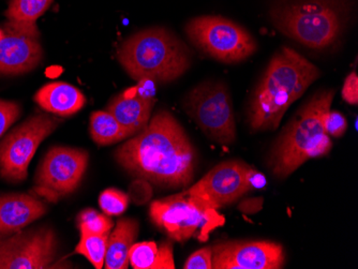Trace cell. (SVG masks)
<instances>
[{"label": "cell", "mask_w": 358, "mask_h": 269, "mask_svg": "<svg viewBox=\"0 0 358 269\" xmlns=\"http://www.w3.org/2000/svg\"><path fill=\"white\" fill-rule=\"evenodd\" d=\"M118 163L131 175L164 188L192 182L198 154L184 128L160 110L131 140L115 152Z\"/></svg>", "instance_id": "cell-1"}, {"label": "cell", "mask_w": 358, "mask_h": 269, "mask_svg": "<svg viewBox=\"0 0 358 269\" xmlns=\"http://www.w3.org/2000/svg\"><path fill=\"white\" fill-rule=\"evenodd\" d=\"M87 162L88 154L84 150L52 148L38 170L36 194L52 202L72 194L83 178Z\"/></svg>", "instance_id": "cell-10"}, {"label": "cell", "mask_w": 358, "mask_h": 269, "mask_svg": "<svg viewBox=\"0 0 358 269\" xmlns=\"http://www.w3.org/2000/svg\"><path fill=\"white\" fill-rule=\"evenodd\" d=\"M245 178H246V184L247 187H248L249 191L253 190V189L263 188V187L266 186L267 184L266 178H265L261 173L253 170L250 166L247 168Z\"/></svg>", "instance_id": "cell-30"}, {"label": "cell", "mask_w": 358, "mask_h": 269, "mask_svg": "<svg viewBox=\"0 0 358 269\" xmlns=\"http://www.w3.org/2000/svg\"><path fill=\"white\" fill-rule=\"evenodd\" d=\"M129 196L116 189H108L99 198L100 208L106 216H120L128 208Z\"/></svg>", "instance_id": "cell-24"}, {"label": "cell", "mask_w": 358, "mask_h": 269, "mask_svg": "<svg viewBox=\"0 0 358 269\" xmlns=\"http://www.w3.org/2000/svg\"><path fill=\"white\" fill-rule=\"evenodd\" d=\"M138 234V224L134 219H120L115 231L108 237L106 250V269H126L129 265V252Z\"/></svg>", "instance_id": "cell-18"}, {"label": "cell", "mask_w": 358, "mask_h": 269, "mask_svg": "<svg viewBox=\"0 0 358 269\" xmlns=\"http://www.w3.org/2000/svg\"><path fill=\"white\" fill-rule=\"evenodd\" d=\"M335 90L313 94L285 126L273 146L269 166L279 178H285L307 160L329 154L333 147L325 130V118L331 110Z\"/></svg>", "instance_id": "cell-3"}, {"label": "cell", "mask_w": 358, "mask_h": 269, "mask_svg": "<svg viewBox=\"0 0 358 269\" xmlns=\"http://www.w3.org/2000/svg\"><path fill=\"white\" fill-rule=\"evenodd\" d=\"M263 198H251L243 200L239 204L238 210L245 214H257L259 210H262Z\"/></svg>", "instance_id": "cell-31"}, {"label": "cell", "mask_w": 358, "mask_h": 269, "mask_svg": "<svg viewBox=\"0 0 358 269\" xmlns=\"http://www.w3.org/2000/svg\"><path fill=\"white\" fill-rule=\"evenodd\" d=\"M56 251L57 240L50 228L0 238V269L54 268Z\"/></svg>", "instance_id": "cell-11"}, {"label": "cell", "mask_w": 358, "mask_h": 269, "mask_svg": "<svg viewBox=\"0 0 358 269\" xmlns=\"http://www.w3.org/2000/svg\"><path fill=\"white\" fill-rule=\"evenodd\" d=\"M351 10V0H273L269 15L287 37L322 50L343 35Z\"/></svg>", "instance_id": "cell-4"}, {"label": "cell", "mask_w": 358, "mask_h": 269, "mask_svg": "<svg viewBox=\"0 0 358 269\" xmlns=\"http://www.w3.org/2000/svg\"><path fill=\"white\" fill-rule=\"evenodd\" d=\"M324 126L329 136L341 138L347 131L348 122L345 116L338 110H329L325 118Z\"/></svg>", "instance_id": "cell-27"}, {"label": "cell", "mask_w": 358, "mask_h": 269, "mask_svg": "<svg viewBox=\"0 0 358 269\" xmlns=\"http://www.w3.org/2000/svg\"><path fill=\"white\" fill-rule=\"evenodd\" d=\"M185 108L201 129L221 144H231L236 138L232 100L227 86L221 82H205L191 90Z\"/></svg>", "instance_id": "cell-8"}, {"label": "cell", "mask_w": 358, "mask_h": 269, "mask_svg": "<svg viewBox=\"0 0 358 269\" xmlns=\"http://www.w3.org/2000/svg\"><path fill=\"white\" fill-rule=\"evenodd\" d=\"M129 262L134 269H174L171 242H134L129 252Z\"/></svg>", "instance_id": "cell-19"}, {"label": "cell", "mask_w": 358, "mask_h": 269, "mask_svg": "<svg viewBox=\"0 0 358 269\" xmlns=\"http://www.w3.org/2000/svg\"><path fill=\"white\" fill-rule=\"evenodd\" d=\"M20 113H21V110H20L19 104L0 99V138L19 118Z\"/></svg>", "instance_id": "cell-25"}, {"label": "cell", "mask_w": 358, "mask_h": 269, "mask_svg": "<svg viewBox=\"0 0 358 269\" xmlns=\"http://www.w3.org/2000/svg\"><path fill=\"white\" fill-rule=\"evenodd\" d=\"M285 261V250L275 242H229L213 248L215 269H279Z\"/></svg>", "instance_id": "cell-14"}, {"label": "cell", "mask_w": 358, "mask_h": 269, "mask_svg": "<svg viewBox=\"0 0 358 269\" xmlns=\"http://www.w3.org/2000/svg\"><path fill=\"white\" fill-rule=\"evenodd\" d=\"M152 188L148 180L138 178L129 187V198L136 205H144L152 198Z\"/></svg>", "instance_id": "cell-26"}, {"label": "cell", "mask_w": 358, "mask_h": 269, "mask_svg": "<svg viewBox=\"0 0 358 269\" xmlns=\"http://www.w3.org/2000/svg\"><path fill=\"white\" fill-rule=\"evenodd\" d=\"M0 40V74H23L35 69L42 59L39 30L36 23L8 21Z\"/></svg>", "instance_id": "cell-12"}, {"label": "cell", "mask_w": 358, "mask_h": 269, "mask_svg": "<svg viewBox=\"0 0 358 269\" xmlns=\"http://www.w3.org/2000/svg\"><path fill=\"white\" fill-rule=\"evenodd\" d=\"M80 230V240L76 246V252L86 256L94 268L101 269L106 262L110 234H94L85 228Z\"/></svg>", "instance_id": "cell-21"}, {"label": "cell", "mask_w": 358, "mask_h": 269, "mask_svg": "<svg viewBox=\"0 0 358 269\" xmlns=\"http://www.w3.org/2000/svg\"><path fill=\"white\" fill-rule=\"evenodd\" d=\"M35 101L50 113L71 116L85 106L86 98L74 86L56 82L40 88L35 94Z\"/></svg>", "instance_id": "cell-17"}, {"label": "cell", "mask_w": 358, "mask_h": 269, "mask_svg": "<svg viewBox=\"0 0 358 269\" xmlns=\"http://www.w3.org/2000/svg\"><path fill=\"white\" fill-rule=\"evenodd\" d=\"M118 60L136 81L168 83L190 67L188 48L164 28H150L136 34L120 46Z\"/></svg>", "instance_id": "cell-5"}, {"label": "cell", "mask_w": 358, "mask_h": 269, "mask_svg": "<svg viewBox=\"0 0 358 269\" xmlns=\"http://www.w3.org/2000/svg\"><path fill=\"white\" fill-rule=\"evenodd\" d=\"M186 33L206 55L227 64L243 61L257 51L252 36L224 17H196L187 24Z\"/></svg>", "instance_id": "cell-7"}, {"label": "cell", "mask_w": 358, "mask_h": 269, "mask_svg": "<svg viewBox=\"0 0 358 269\" xmlns=\"http://www.w3.org/2000/svg\"><path fill=\"white\" fill-rule=\"evenodd\" d=\"M152 106L154 99L134 88L114 98L108 106V112L134 136L150 122Z\"/></svg>", "instance_id": "cell-16"}, {"label": "cell", "mask_w": 358, "mask_h": 269, "mask_svg": "<svg viewBox=\"0 0 358 269\" xmlns=\"http://www.w3.org/2000/svg\"><path fill=\"white\" fill-rule=\"evenodd\" d=\"M90 134L99 145H110L134 136L110 112H94L90 117Z\"/></svg>", "instance_id": "cell-20"}, {"label": "cell", "mask_w": 358, "mask_h": 269, "mask_svg": "<svg viewBox=\"0 0 358 269\" xmlns=\"http://www.w3.org/2000/svg\"><path fill=\"white\" fill-rule=\"evenodd\" d=\"M3 30L0 29V40L3 39Z\"/></svg>", "instance_id": "cell-32"}, {"label": "cell", "mask_w": 358, "mask_h": 269, "mask_svg": "<svg viewBox=\"0 0 358 269\" xmlns=\"http://www.w3.org/2000/svg\"><path fill=\"white\" fill-rule=\"evenodd\" d=\"M78 228H85L94 234H110L113 221L94 210H85L78 215Z\"/></svg>", "instance_id": "cell-23"}, {"label": "cell", "mask_w": 358, "mask_h": 269, "mask_svg": "<svg viewBox=\"0 0 358 269\" xmlns=\"http://www.w3.org/2000/svg\"><path fill=\"white\" fill-rule=\"evenodd\" d=\"M185 269H211L213 268V249L210 247L201 249L193 253L187 260Z\"/></svg>", "instance_id": "cell-28"}, {"label": "cell", "mask_w": 358, "mask_h": 269, "mask_svg": "<svg viewBox=\"0 0 358 269\" xmlns=\"http://www.w3.org/2000/svg\"><path fill=\"white\" fill-rule=\"evenodd\" d=\"M343 98L352 106L358 103V76L356 72H352L345 78L343 88Z\"/></svg>", "instance_id": "cell-29"}, {"label": "cell", "mask_w": 358, "mask_h": 269, "mask_svg": "<svg viewBox=\"0 0 358 269\" xmlns=\"http://www.w3.org/2000/svg\"><path fill=\"white\" fill-rule=\"evenodd\" d=\"M150 218L172 240L185 242L195 236L206 242L209 234L224 224V218L217 210L207 208L186 192L175 194L150 205Z\"/></svg>", "instance_id": "cell-6"}, {"label": "cell", "mask_w": 358, "mask_h": 269, "mask_svg": "<svg viewBox=\"0 0 358 269\" xmlns=\"http://www.w3.org/2000/svg\"><path fill=\"white\" fill-rule=\"evenodd\" d=\"M52 3L53 0H10L5 15L8 21L36 23Z\"/></svg>", "instance_id": "cell-22"}, {"label": "cell", "mask_w": 358, "mask_h": 269, "mask_svg": "<svg viewBox=\"0 0 358 269\" xmlns=\"http://www.w3.org/2000/svg\"><path fill=\"white\" fill-rule=\"evenodd\" d=\"M59 122L39 113L15 128L0 144V176L10 182H23L40 143L54 132Z\"/></svg>", "instance_id": "cell-9"}, {"label": "cell", "mask_w": 358, "mask_h": 269, "mask_svg": "<svg viewBox=\"0 0 358 269\" xmlns=\"http://www.w3.org/2000/svg\"><path fill=\"white\" fill-rule=\"evenodd\" d=\"M247 168L248 166L241 161L222 162L185 192L207 208L218 210L249 191L245 178Z\"/></svg>", "instance_id": "cell-13"}, {"label": "cell", "mask_w": 358, "mask_h": 269, "mask_svg": "<svg viewBox=\"0 0 358 269\" xmlns=\"http://www.w3.org/2000/svg\"><path fill=\"white\" fill-rule=\"evenodd\" d=\"M320 76V70L289 48H282L271 58L257 85L248 122L252 131L275 130L287 108L303 96Z\"/></svg>", "instance_id": "cell-2"}, {"label": "cell", "mask_w": 358, "mask_h": 269, "mask_svg": "<svg viewBox=\"0 0 358 269\" xmlns=\"http://www.w3.org/2000/svg\"><path fill=\"white\" fill-rule=\"evenodd\" d=\"M46 212L45 205L27 194L0 196V234L21 230Z\"/></svg>", "instance_id": "cell-15"}]
</instances>
